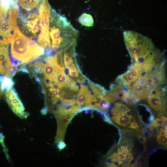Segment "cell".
Wrapping results in <instances>:
<instances>
[{"instance_id": "1", "label": "cell", "mask_w": 167, "mask_h": 167, "mask_svg": "<svg viewBox=\"0 0 167 167\" xmlns=\"http://www.w3.org/2000/svg\"><path fill=\"white\" fill-rule=\"evenodd\" d=\"M165 65V60L129 66L127 71L119 76L129 101L135 104L156 91L166 88Z\"/></svg>"}, {"instance_id": "2", "label": "cell", "mask_w": 167, "mask_h": 167, "mask_svg": "<svg viewBox=\"0 0 167 167\" xmlns=\"http://www.w3.org/2000/svg\"><path fill=\"white\" fill-rule=\"evenodd\" d=\"M123 36L131 64H147L165 59L163 53L146 36L131 31H124Z\"/></svg>"}, {"instance_id": "3", "label": "cell", "mask_w": 167, "mask_h": 167, "mask_svg": "<svg viewBox=\"0 0 167 167\" xmlns=\"http://www.w3.org/2000/svg\"><path fill=\"white\" fill-rule=\"evenodd\" d=\"M14 30L11 41L12 64L19 65L29 62L45 54L44 49L22 33L17 24L15 25Z\"/></svg>"}, {"instance_id": "4", "label": "cell", "mask_w": 167, "mask_h": 167, "mask_svg": "<svg viewBox=\"0 0 167 167\" xmlns=\"http://www.w3.org/2000/svg\"><path fill=\"white\" fill-rule=\"evenodd\" d=\"M49 35L53 49L62 50L76 41L78 32L66 18L52 10L49 20Z\"/></svg>"}, {"instance_id": "5", "label": "cell", "mask_w": 167, "mask_h": 167, "mask_svg": "<svg viewBox=\"0 0 167 167\" xmlns=\"http://www.w3.org/2000/svg\"><path fill=\"white\" fill-rule=\"evenodd\" d=\"M51 10L48 0H42L39 8L41 28L38 38V44L45 49H50L49 23Z\"/></svg>"}, {"instance_id": "6", "label": "cell", "mask_w": 167, "mask_h": 167, "mask_svg": "<svg viewBox=\"0 0 167 167\" xmlns=\"http://www.w3.org/2000/svg\"><path fill=\"white\" fill-rule=\"evenodd\" d=\"M19 18L22 30L31 37L37 36L41 28L39 11L29 13L19 11Z\"/></svg>"}, {"instance_id": "7", "label": "cell", "mask_w": 167, "mask_h": 167, "mask_svg": "<svg viewBox=\"0 0 167 167\" xmlns=\"http://www.w3.org/2000/svg\"><path fill=\"white\" fill-rule=\"evenodd\" d=\"M166 88L158 90L146 98L149 105L160 113L165 112L166 108Z\"/></svg>"}, {"instance_id": "8", "label": "cell", "mask_w": 167, "mask_h": 167, "mask_svg": "<svg viewBox=\"0 0 167 167\" xmlns=\"http://www.w3.org/2000/svg\"><path fill=\"white\" fill-rule=\"evenodd\" d=\"M8 48L9 43L0 40V74L4 75L11 64Z\"/></svg>"}, {"instance_id": "9", "label": "cell", "mask_w": 167, "mask_h": 167, "mask_svg": "<svg viewBox=\"0 0 167 167\" xmlns=\"http://www.w3.org/2000/svg\"><path fill=\"white\" fill-rule=\"evenodd\" d=\"M4 91L7 101L14 111L18 113L23 111L24 107L15 90L11 88Z\"/></svg>"}, {"instance_id": "10", "label": "cell", "mask_w": 167, "mask_h": 167, "mask_svg": "<svg viewBox=\"0 0 167 167\" xmlns=\"http://www.w3.org/2000/svg\"><path fill=\"white\" fill-rule=\"evenodd\" d=\"M92 96L86 86L81 85L77 98L76 103L80 109L85 110V104L88 99Z\"/></svg>"}, {"instance_id": "11", "label": "cell", "mask_w": 167, "mask_h": 167, "mask_svg": "<svg viewBox=\"0 0 167 167\" xmlns=\"http://www.w3.org/2000/svg\"><path fill=\"white\" fill-rule=\"evenodd\" d=\"M58 122V129L57 139L60 141L63 140L66 128L71 120L64 118L62 114L56 115Z\"/></svg>"}, {"instance_id": "12", "label": "cell", "mask_w": 167, "mask_h": 167, "mask_svg": "<svg viewBox=\"0 0 167 167\" xmlns=\"http://www.w3.org/2000/svg\"><path fill=\"white\" fill-rule=\"evenodd\" d=\"M42 0H18L20 6L27 11H36L39 8Z\"/></svg>"}, {"instance_id": "13", "label": "cell", "mask_w": 167, "mask_h": 167, "mask_svg": "<svg viewBox=\"0 0 167 167\" xmlns=\"http://www.w3.org/2000/svg\"><path fill=\"white\" fill-rule=\"evenodd\" d=\"M131 112L128 113L111 117L112 119L116 123L122 126H128L134 117L131 114Z\"/></svg>"}, {"instance_id": "14", "label": "cell", "mask_w": 167, "mask_h": 167, "mask_svg": "<svg viewBox=\"0 0 167 167\" xmlns=\"http://www.w3.org/2000/svg\"><path fill=\"white\" fill-rule=\"evenodd\" d=\"M78 21L82 25L87 27L92 26L94 24L92 16L90 15L85 13L80 15L78 18Z\"/></svg>"}, {"instance_id": "15", "label": "cell", "mask_w": 167, "mask_h": 167, "mask_svg": "<svg viewBox=\"0 0 167 167\" xmlns=\"http://www.w3.org/2000/svg\"><path fill=\"white\" fill-rule=\"evenodd\" d=\"M68 76L64 72V69H61L56 75L54 82L61 88L65 86Z\"/></svg>"}, {"instance_id": "16", "label": "cell", "mask_w": 167, "mask_h": 167, "mask_svg": "<svg viewBox=\"0 0 167 167\" xmlns=\"http://www.w3.org/2000/svg\"><path fill=\"white\" fill-rule=\"evenodd\" d=\"M0 83L2 91L6 90L12 88L14 84L11 78L6 76H0Z\"/></svg>"}, {"instance_id": "17", "label": "cell", "mask_w": 167, "mask_h": 167, "mask_svg": "<svg viewBox=\"0 0 167 167\" xmlns=\"http://www.w3.org/2000/svg\"><path fill=\"white\" fill-rule=\"evenodd\" d=\"M162 113H160L157 118L152 122L149 126L150 131L152 130L155 128L162 125L164 122L167 120L165 117L161 115Z\"/></svg>"}, {"instance_id": "18", "label": "cell", "mask_w": 167, "mask_h": 167, "mask_svg": "<svg viewBox=\"0 0 167 167\" xmlns=\"http://www.w3.org/2000/svg\"><path fill=\"white\" fill-rule=\"evenodd\" d=\"M19 65H14L11 64L7 69L6 74L5 76L11 78L15 74L17 71Z\"/></svg>"}, {"instance_id": "19", "label": "cell", "mask_w": 167, "mask_h": 167, "mask_svg": "<svg viewBox=\"0 0 167 167\" xmlns=\"http://www.w3.org/2000/svg\"><path fill=\"white\" fill-rule=\"evenodd\" d=\"M157 141L159 143L167 148V133L163 135L159 134L157 136Z\"/></svg>"}, {"instance_id": "20", "label": "cell", "mask_w": 167, "mask_h": 167, "mask_svg": "<svg viewBox=\"0 0 167 167\" xmlns=\"http://www.w3.org/2000/svg\"><path fill=\"white\" fill-rule=\"evenodd\" d=\"M69 74L71 77H75L78 76L79 71L77 69H69Z\"/></svg>"}, {"instance_id": "21", "label": "cell", "mask_w": 167, "mask_h": 167, "mask_svg": "<svg viewBox=\"0 0 167 167\" xmlns=\"http://www.w3.org/2000/svg\"><path fill=\"white\" fill-rule=\"evenodd\" d=\"M128 127L130 128L136 129L138 128L139 126L138 123L135 120H133V121H131L129 123L128 126Z\"/></svg>"}, {"instance_id": "22", "label": "cell", "mask_w": 167, "mask_h": 167, "mask_svg": "<svg viewBox=\"0 0 167 167\" xmlns=\"http://www.w3.org/2000/svg\"><path fill=\"white\" fill-rule=\"evenodd\" d=\"M136 161L138 165L142 166L145 163L146 160L141 156H139L138 157Z\"/></svg>"}, {"instance_id": "23", "label": "cell", "mask_w": 167, "mask_h": 167, "mask_svg": "<svg viewBox=\"0 0 167 167\" xmlns=\"http://www.w3.org/2000/svg\"><path fill=\"white\" fill-rule=\"evenodd\" d=\"M58 148L61 150L64 149L66 146V144L65 142L62 141H60L58 145Z\"/></svg>"}, {"instance_id": "24", "label": "cell", "mask_w": 167, "mask_h": 167, "mask_svg": "<svg viewBox=\"0 0 167 167\" xmlns=\"http://www.w3.org/2000/svg\"><path fill=\"white\" fill-rule=\"evenodd\" d=\"M138 138L139 140L143 143L144 147L146 146V137L145 136H143L140 135H139L138 136Z\"/></svg>"}, {"instance_id": "25", "label": "cell", "mask_w": 167, "mask_h": 167, "mask_svg": "<svg viewBox=\"0 0 167 167\" xmlns=\"http://www.w3.org/2000/svg\"><path fill=\"white\" fill-rule=\"evenodd\" d=\"M141 156L143 157L145 160L147 158L148 156V152L146 148V146L144 147V149L142 152Z\"/></svg>"}, {"instance_id": "26", "label": "cell", "mask_w": 167, "mask_h": 167, "mask_svg": "<svg viewBox=\"0 0 167 167\" xmlns=\"http://www.w3.org/2000/svg\"><path fill=\"white\" fill-rule=\"evenodd\" d=\"M11 0L12 2L16 1V0Z\"/></svg>"}]
</instances>
